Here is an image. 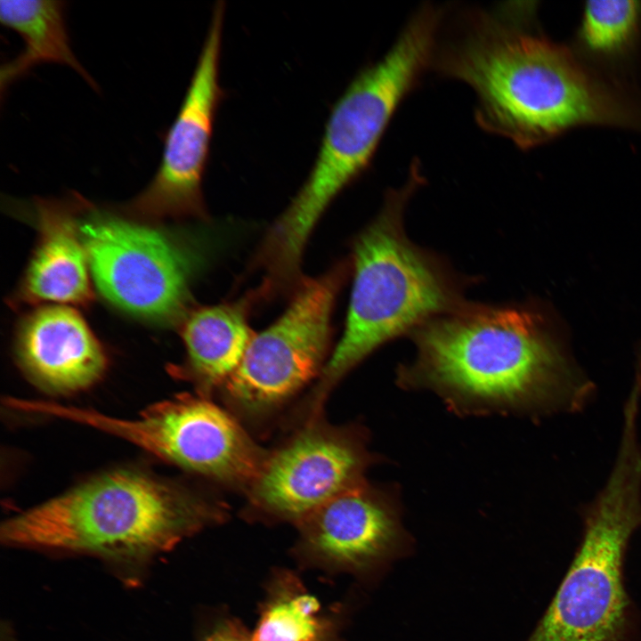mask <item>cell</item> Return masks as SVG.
<instances>
[{
  "label": "cell",
  "mask_w": 641,
  "mask_h": 641,
  "mask_svg": "<svg viewBox=\"0 0 641 641\" xmlns=\"http://www.w3.org/2000/svg\"><path fill=\"white\" fill-rule=\"evenodd\" d=\"M526 9L473 10L433 63L476 97L475 120L521 149L580 126L641 128V111L569 48L529 27Z\"/></svg>",
  "instance_id": "obj_1"
},
{
  "label": "cell",
  "mask_w": 641,
  "mask_h": 641,
  "mask_svg": "<svg viewBox=\"0 0 641 641\" xmlns=\"http://www.w3.org/2000/svg\"><path fill=\"white\" fill-rule=\"evenodd\" d=\"M556 335L540 307L468 302L410 333L416 356L398 383L431 390L462 415L542 409L573 380Z\"/></svg>",
  "instance_id": "obj_2"
},
{
  "label": "cell",
  "mask_w": 641,
  "mask_h": 641,
  "mask_svg": "<svg viewBox=\"0 0 641 641\" xmlns=\"http://www.w3.org/2000/svg\"><path fill=\"white\" fill-rule=\"evenodd\" d=\"M423 180L415 161L405 183L386 193L377 215L353 241L345 330L312 392V414L334 385L378 347L469 302L462 279L406 234L404 213Z\"/></svg>",
  "instance_id": "obj_3"
},
{
  "label": "cell",
  "mask_w": 641,
  "mask_h": 641,
  "mask_svg": "<svg viewBox=\"0 0 641 641\" xmlns=\"http://www.w3.org/2000/svg\"><path fill=\"white\" fill-rule=\"evenodd\" d=\"M223 506L137 470L94 477L4 522L1 541L20 548L142 560L220 522Z\"/></svg>",
  "instance_id": "obj_4"
},
{
  "label": "cell",
  "mask_w": 641,
  "mask_h": 641,
  "mask_svg": "<svg viewBox=\"0 0 641 641\" xmlns=\"http://www.w3.org/2000/svg\"><path fill=\"white\" fill-rule=\"evenodd\" d=\"M443 17L441 7H420L385 55L361 70L337 101L310 174L264 239L276 264H301L325 209L368 166L394 111L433 63Z\"/></svg>",
  "instance_id": "obj_5"
},
{
  "label": "cell",
  "mask_w": 641,
  "mask_h": 641,
  "mask_svg": "<svg viewBox=\"0 0 641 641\" xmlns=\"http://www.w3.org/2000/svg\"><path fill=\"white\" fill-rule=\"evenodd\" d=\"M640 495L641 465L618 459L587 515L572 565L528 641H623L629 609L623 556L641 523Z\"/></svg>",
  "instance_id": "obj_6"
},
{
  "label": "cell",
  "mask_w": 641,
  "mask_h": 641,
  "mask_svg": "<svg viewBox=\"0 0 641 641\" xmlns=\"http://www.w3.org/2000/svg\"><path fill=\"white\" fill-rule=\"evenodd\" d=\"M79 232L95 287L110 304L158 323L184 318L195 257L177 238L85 199Z\"/></svg>",
  "instance_id": "obj_7"
},
{
  "label": "cell",
  "mask_w": 641,
  "mask_h": 641,
  "mask_svg": "<svg viewBox=\"0 0 641 641\" xmlns=\"http://www.w3.org/2000/svg\"><path fill=\"white\" fill-rule=\"evenodd\" d=\"M60 419L84 425L126 442L185 469L249 488L267 453L238 421L206 398L178 395L150 406L136 418L61 405Z\"/></svg>",
  "instance_id": "obj_8"
},
{
  "label": "cell",
  "mask_w": 641,
  "mask_h": 641,
  "mask_svg": "<svg viewBox=\"0 0 641 641\" xmlns=\"http://www.w3.org/2000/svg\"><path fill=\"white\" fill-rule=\"evenodd\" d=\"M345 271L339 264L320 277L301 280L280 318L253 336L239 367L223 385L234 409L246 416H262L320 376Z\"/></svg>",
  "instance_id": "obj_9"
},
{
  "label": "cell",
  "mask_w": 641,
  "mask_h": 641,
  "mask_svg": "<svg viewBox=\"0 0 641 641\" xmlns=\"http://www.w3.org/2000/svg\"><path fill=\"white\" fill-rule=\"evenodd\" d=\"M223 16V2L218 1L184 99L166 134L159 166L145 189L123 207L130 217L151 222L206 215L202 179L224 96L219 84Z\"/></svg>",
  "instance_id": "obj_10"
},
{
  "label": "cell",
  "mask_w": 641,
  "mask_h": 641,
  "mask_svg": "<svg viewBox=\"0 0 641 641\" xmlns=\"http://www.w3.org/2000/svg\"><path fill=\"white\" fill-rule=\"evenodd\" d=\"M355 427H335L315 418L267 454L248 488L254 508L266 515L301 522L339 494L366 483L376 460Z\"/></svg>",
  "instance_id": "obj_11"
},
{
  "label": "cell",
  "mask_w": 641,
  "mask_h": 641,
  "mask_svg": "<svg viewBox=\"0 0 641 641\" xmlns=\"http://www.w3.org/2000/svg\"><path fill=\"white\" fill-rule=\"evenodd\" d=\"M396 491L367 483L328 501L298 523L307 550L326 563L361 568L390 555L404 536Z\"/></svg>",
  "instance_id": "obj_12"
},
{
  "label": "cell",
  "mask_w": 641,
  "mask_h": 641,
  "mask_svg": "<svg viewBox=\"0 0 641 641\" xmlns=\"http://www.w3.org/2000/svg\"><path fill=\"white\" fill-rule=\"evenodd\" d=\"M15 352L28 376L56 393L90 387L108 365L102 345L69 305L40 306L25 315L16 330Z\"/></svg>",
  "instance_id": "obj_13"
},
{
  "label": "cell",
  "mask_w": 641,
  "mask_h": 641,
  "mask_svg": "<svg viewBox=\"0 0 641 641\" xmlns=\"http://www.w3.org/2000/svg\"><path fill=\"white\" fill-rule=\"evenodd\" d=\"M84 198H37L30 203L38 231L36 248L12 301L14 305L58 303L87 306L93 294L79 232Z\"/></svg>",
  "instance_id": "obj_14"
},
{
  "label": "cell",
  "mask_w": 641,
  "mask_h": 641,
  "mask_svg": "<svg viewBox=\"0 0 641 641\" xmlns=\"http://www.w3.org/2000/svg\"><path fill=\"white\" fill-rule=\"evenodd\" d=\"M249 299L188 312L181 325L185 361L173 371L203 392L223 386L253 337L247 323Z\"/></svg>",
  "instance_id": "obj_15"
},
{
  "label": "cell",
  "mask_w": 641,
  "mask_h": 641,
  "mask_svg": "<svg viewBox=\"0 0 641 641\" xmlns=\"http://www.w3.org/2000/svg\"><path fill=\"white\" fill-rule=\"evenodd\" d=\"M65 2L49 0H2L0 20L21 37L23 50L4 64L0 71L2 94L14 81L43 63L68 66L91 86L93 79L74 54L65 20Z\"/></svg>",
  "instance_id": "obj_16"
},
{
  "label": "cell",
  "mask_w": 641,
  "mask_h": 641,
  "mask_svg": "<svg viewBox=\"0 0 641 641\" xmlns=\"http://www.w3.org/2000/svg\"><path fill=\"white\" fill-rule=\"evenodd\" d=\"M640 24V2L588 1L583 9L579 38L594 54L617 56L631 48Z\"/></svg>",
  "instance_id": "obj_17"
},
{
  "label": "cell",
  "mask_w": 641,
  "mask_h": 641,
  "mask_svg": "<svg viewBox=\"0 0 641 641\" xmlns=\"http://www.w3.org/2000/svg\"><path fill=\"white\" fill-rule=\"evenodd\" d=\"M319 603L303 591H286L265 607L253 641H320L324 621Z\"/></svg>",
  "instance_id": "obj_18"
},
{
  "label": "cell",
  "mask_w": 641,
  "mask_h": 641,
  "mask_svg": "<svg viewBox=\"0 0 641 641\" xmlns=\"http://www.w3.org/2000/svg\"><path fill=\"white\" fill-rule=\"evenodd\" d=\"M201 641H253V638L237 623L224 621L216 626Z\"/></svg>",
  "instance_id": "obj_19"
},
{
  "label": "cell",
  "mask_w": 641,
  "mask_h": 641,
  "mask_svg": "<svg viewBox=\"0 0 641 641\" xmlns=\"http://www.w3.org/2000/svg\"><path fill=\"white\" fill-rule=\"evenodd\" d=\"M636 386L639 392H641V361L638 363L637 370V383Z\"/></svg>",
  "instance_id": "obj_20"
}]
</instances>
